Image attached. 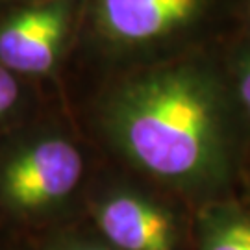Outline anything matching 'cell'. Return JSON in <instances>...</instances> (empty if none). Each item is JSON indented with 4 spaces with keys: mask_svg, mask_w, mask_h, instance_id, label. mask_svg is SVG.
Instances as JSON below:
<instances>
[{
    "mask_svg": "<svg viewBox=\"0 0 250 250\" xmlns=\"http://www.w3.org/2000/svg\"><path fill=\"white\" fill-rule=\"evenodd\" d=\"M26 97L24 78L0 65V125L8 123L19 111Z\"/></svg>",
    "mask_w": 250,
    "mask_h": 250,
    "instance_id": "ba28073f",
    "label": "cell"
},
{
    "mask_svg": "<svg viewBox=\"0 0 250 250\" xmlns=\"http://www.w3.org/2000/svg\"><path fill=\"white\" fill-rule=\"evenodd\" d=\"M239 0H85L72 62L100 78L223 45Z\"/></svg>",
    "mask_w": 250,
    "mask_h": 250,
    "instance_id": "7a4b0ae2",
    "label": "cell"
},
{
    "mask_svg": "<svg viewBox=\"0 0 250 250\" xmlns=\"http://www.w3.org/2000/svg\"><path fill=\"white\" fill-rule=\"evenodd\" d=\"M145 180L102 182L89 197L95 235L115 250H180V215Z\"/></svg>",
    "mask_w": 250,
    "mask_h": 250,
    "instance_id": "5b68a950",
    "label": "cell"
},
{
    "mask_svg": "<svg viewBox=\"0 0 250 250\" xmlns=\"http://www.w3.org/2000/svg\"><path fill=\"white\" fill-rule=\"evenodd\" d=\"M24 2H30V0H0V8L6 9L11 6H17V4H24Z\"/></svg>",
    "mask_w": 250,
    "mask_h": 250,
    "instance_id": "8fae6325",
    "label": "cell"
},
{
    "mask_svg": "<svg viewBox=\"0 0 250 250\" xmlns=\"http://www.w3.org/2000/svg\"><path fill=\"white\" fill-rule=\"evenodd\" d=\"M91 139L69 125H50L19 141L0 163V198L21 213L50 211L87 186Z\"/></svg>",
    "mask_w": 250,
    "mask_h": 250,
    "instance_id": "3957f363",
    "label": "cell"
},
{
    "mask_svg": "<svg viewBox=\"0 0 250 250\" xmlns=\"http://www.w3.org/2000/svg\"><path fill=\"white\" fill-rule=\"evenodd\" d=\"M219 46L100 78L87 106L91 141L152 186L226 198L245 174L250 128Z\"/></svg>",
    "mask_w": 250,
    "mask_h": 250,
    "instance_id": "6da1fadb",
    "label": "cell"
},
{
    "mask_svg": "<svg viewBox=\"0 0 250 250\" xmlns=\"http://www.w3.org/2000/svg\"><path fill=\"white\" fill-rule=\"evenodd\" d=\"M56 250H115L111 249L109 245L99 239L97 235L93 237H72V239H67V241L60 243Z\"/></svg>",
    "mask_w": 250,
    "mask_h": 250,
    "instance_id": "9c48e42d",
    "label": "cell"
},
{
    "mask_svg": "<svg viewBox=\"0 0 250 250\" xmlns=\"http://www.w3.org/2000/svg\"><path fill=\"white\" fill-rule=\"evenodd\" d=\"M219 54L235 102L250 128V36L237 30L219 46Z\"/></svg>",
    "mask_w": 250,
    "mask_h": 250,
    "instance_id": "52a82bcc",
    "label": "cell"
},
{
    "mask_svg": "<svg viewBox=\"0 0 250 250\" xmlns=\"http://www.w3.org/2000/svg\"><path fill=\"white\" fill-rule=\"evenodd\" d=\"M247 180H249V191H250V169H249V174H247Z\"/></svg>",
    "mask_w": 250,
    "mask_h": 250,
    "instance_id": "7c38bea8",
    "label": "cell"
},
{
    "mask_svg": "<svg viewBox=\"0 0 250 250\" xmlns=\"http://www.w3.org/2000/svg\"><path fill=\"white\" fill-rule=\"evenodd\" d=\"M85 0H30L0 13V65L24 80L58 78L72 62Z\"/></svg>",
    "mask_w": 250,
    "mask_h": 250,
    "instance_id": "277c9868",
    "label": "cell"
},
{
    "mask_svg": "<svg viewBox=\"0 0 250 250\" xmlns=\"http://www.w3.org/2000/svg\"><path fill=\"white\" fill-rule=\"evenodd\" d=\"M197 250H250V209L228 197L206 202L197 221Z\"/></svg>",
    "mask_w": 250,
    "mask_h": 250,
    "instance_id": "8992f818",
    "label": "cell"
},
{
    "mask_svg": "<svg viewBox=\"0 0 250 250\" xmlns=\"http://www.w3.org/2000/svg\"><path fill=\"white\" fill-rule=\"evenodd\" d=\"M239 32L250 36V0H239Z\"/></svg>",
    "mask_w": 250,
    "mask_h": 250,
    "instance_id": "30bf717a",
    "label": "cell"
}]
</instances>
